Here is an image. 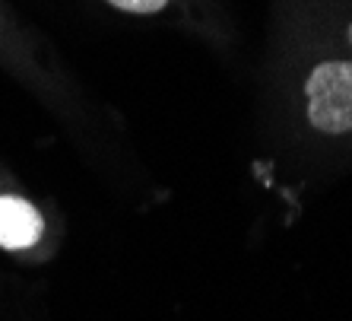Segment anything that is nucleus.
I'll use <instances>...</instances> for the list:
<instances>
[{"instance_id":"obj_3","label":"nucleus","mask_w":352,"mask_h":321,"mask_svg":"<svg viewBox=\"0 0 352 321\" xmlns=\"http://www.w3.org/2000/svg\"><path fill=\"white\" fill-rule=\"evenodd\" d=\"M105 7L118 10V13H127V17H168V13H190V0H102Z\"/></svg>"},{"instance_id":"obj_2","label":"nucleus","mask_w":352,"mask_h":321,"mask_svg":"<svg viewBox=\"0 0 352 321\" xmlns=\"http://www.w3.org/2000/svg\"><path fill=\"white\" fill-rule=\"evenodd\" d=\"M45 236V216L32 200L16 194H0V248L3 251H29Z\"/></svg>"},{"instance_id":"obj_4","label":"nucleus","mask_w":352,"mask_h":321,"mask_svg":"<svg viewBox=\"0 0 352 321\" xmlns=\"http://www.w3.org/2000/svg\"><path fill=\"white\" fill-rule=\"evenodd\" d=\"M10 48H25L29 51V41H25V35H19V29L13 25L7 7H3V0H0V51H10Z\"/></svg>"},{"instance_id":"obj_1","label":"nucleus","mask_w":352,"mask_h":321,"mask_svg":"<svg viewBox=\"0 0 352 321\" xmlns=\"http://www.w3.org/2000/svg\"><path fill=\"white\" fill-rule=\"evenodd\" d=\"M305 121L324 137L352 134V19H346L343 51H324L302 76Z\"/></svg>"}]
</instances>
